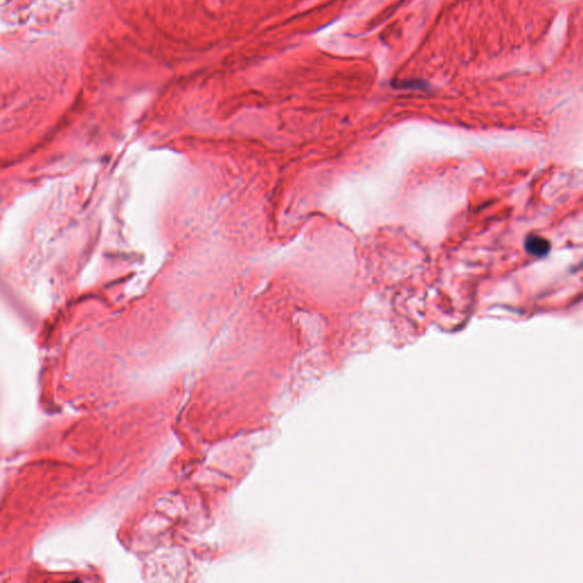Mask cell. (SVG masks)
<instances>
[{
  "instance_id": "obj_1",
  "label": "cell",
  "mask_w": 583,
  "mask_h": 583,
  "mask_svg": "<svg viewBox=\"0 0 583 583\" xmlns=\"http://www.w3.org/2000/svg\"><path fill=\"white\" fill-rule=\"evenodd\" d=\"M525 250L531 255L542 257L550 251V243L539 235H530L525 240Z\"/></svg>"
}]
</instances>
